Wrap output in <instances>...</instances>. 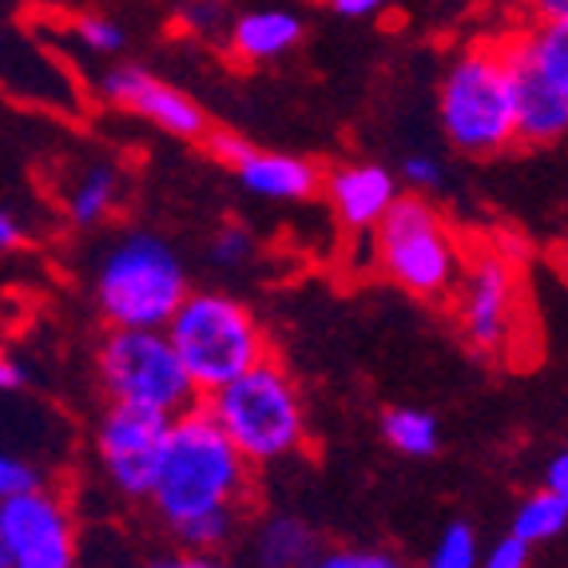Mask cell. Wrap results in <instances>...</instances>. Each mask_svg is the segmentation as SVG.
I'll use <instances>...</instances> for the list:
<instances>
[{
    "instance_id": "6da1fadb",
    "label": "cell",
    "mask_w": 568,
    "mask_h": 568,
    "mask_svg": "<svg viewBox=\"0 0 568 568\" xmlns=\"http://www.w3.org/2000/svg\"><path fill=\"white\" fill-rule=\"evenodd\" d=\"M143 505L180 549L227 552L258 505L255 469L195 402L168 417Z\"/></svg>"
},
{
    "instance_id": "7a4b0ae2",
    "label": "cell",
    "mask_w": 568,
    "mask_h": 568,
    "mask_svg": "<svg viewBox=\"0 0 568 568\" xmlns=\"http://www.w3.org/2000/svg\"><path fill=\"white\" fill-rule=\"evenodd\" d=\"M187 291L183 255L155 231H120L100 246L92 263V303L108 326L163 331Z\"/></svg>"
},
{
    "instance_id": "3957f363",
    "label": "cell",
    "mask_w": 568,
    "mask_h": 568,
    "mask_svg": "<svg viewBox=\"0 0 568 568\" xmlns=\"http://www.w3.org/2000/svg\"><path fill=\"white\" fill-rule=\"evenodd\" d=\"M200 402L251 469L294 462L311 442L303 389L275 358H263L258 366L243 369L239 378L211 389Z\"/></svg>"
},
{
    "instance_id": "277c9868",
    "label": "cell",
    "mask_w": 568,
    "mask_h": 568,
    "mask_svg": "<svg viewBox=\"0 0 568 568\" xmlns=\"http://www.w3.org/2000/svg\"><path fill=\"white\" fill-rule=\"evenodd\" d=\"M369 258L378 275L429 306H449L465 266V246L446 211L429 195L398 191L378 227L369 231Z\"/></svg>"
},
{
    "instance_id": "5b68a950",
    "label": "cell",
    "mask_w": 568,
    "mask_h": 568,
    "mask_svg": "<svg viewBox=\"0 0 568 568\" xmlns=\"http://www.w3.org/2000/svg\"><path fill=\"white\" fill-rule=\"evenodd\" d=\"M200 398L227 386L243 369L271 358V338L255 311L227 291H187L163 326Z\"/></svg>"
},
{
    "instance_id": "8992f818",
    "label": "cell",
    "mask_w": 568,
    "mask_h": 568,
    "mask_svg": "<svg viewBox=\"0 0 568 568\" xmlns=\"http://www.w3.org/2000/svg\"><path fill=\"white\" fill-rule=\"evenodd\" d=\"M437 120L449 148L469 160H489L517 148V112L497 37L474 40L449 60L437 88Z\"/></svg>"
},
{
    "instance_id": "52a82bcc",
    "label": "cell",
    "mask_w": 568,
    "mask_h": 568,
    "mask_svg": "<svg viewBox=\"0 0 568 568\" xmlns=\"http://www.w3.org/2000/svg\"><path fill=\"white\" fill-rule=\"evenodd\" d=\"M521 148H552L568 132V24H525L497 37Z\"/></svg>"
},
{
    "instance_id": "ba28073f",
    "label": "cell",
    "mask_w": 568,
    "mask_h": 568,
    "mask_svg": "<svg viewBox=\"0 0 568 568\" xmlns=\"http://www.w3.org/2000/svg\"><path fill=\"white\" fill-rule=\"evenodd\" d=\"M95 378L108 402L160 417H175L200 402L180 354L171 351L163 331L108 326L95 346Z\"/></svg>"
},
{
    "instance_id": "9c48e42d",
    "label": "cell",
    "mask_w": 568,
    "mask_h": 568,
    "mask_svg": "<svg viewBox=\"0 0 568 568\" xmlns=\"http://www.w3.org/2000/svg\"><path fill=\"white\" fill-rule=\"evenodd\" d=\"M462 338L481 358H505L525 334V271L505 246H474L449 298Z\"/></svg>"
},
{
    "instance_id": "30bf717a",
    "label": "cell",
    "mask_w": 568,
    "mask_h": 568,
    "mask_svg": "<svg viewBox=\"0 0 568 568\" xmlns=\"http://www.w3.org/2000/svg\"><path fill=\"white\" fill-rule=\"evenodd\" d=\"M0 545L9 568H80L77 509L68 493L40 481L0 501Z\"/></svg>"
},
{
    "instance_id": "8fae6325",
    "label": "cell",
    "mask_w": 568,
    "mask_h": 568,
    "mask_svg": "<svg viewBox=\"0 0 568 568\" xmlns=\"http://www.w3.org/2000/svg\"><path fill=\"white\" fill-rule=\"evenodd\" d=\"M163 429H168V417L108 402V409L95 422L92 454L115 497L143 501L155 469V454H160Z\"/></svg>"
},
{
    "instance_id": "7c38bea8",
    "label": "cell",
    "mask_w": 568,
    "mask_h": 568,
    "mask_svg": "<svg viewBox=\"0 0 568 568\" xmlns=\"http://www.w3.org/2000/svg\"><path fill=\"white\" fill-rule=\"evenodd\" d=\"M100 95H104V104L140 115V120L155 123L160 132L175 135V140L200 143L211 128L200 100H191L183 88H175L171 80H160L143 64L108 68L104 80H100Z\"/></svg>"
},
{
    "instance_id": "4fadbf2b",
    "label": "cell",
    "mask_w": 568,
    "mask_h": 568,
    "mask_svg": "<svg viewBox=\"0 0 568 568\" xmlns=\"http://www.w3.org/2000/svg\"><path fill=\"white\" fill-rule=\"evenodd\" d=\"M398 175L382 163H338V168L323 171L318 195H326L346 235L366 239L378 227V219L386 215L389 203L398 200Z\"/></svg>"
},
{
    "instance_id": "5bb4252c",
    "label": "cell",
    "mask_w": 568,
    "mask_h": 568,
    "mask_svg": "<svg viewBox=\"0 0 568 568\" xmlns=\"http://www.w3.org/2000/svg\"><path fill=\"white\" fill-rule=\"evenodd\" d=\"M227 168L255 200L266 203H306L323 191V168L311 155L266 152L255 143H243Z\"/></svg>"
},
{
    "instance_id": "9a60e30c",
    "label": "cell",
    "mask_w": 568,
    "mask_h": 568,
    "mask_svg": "<svg viewBox=\"0 0 568 568\" xmlns=\"http://www.w3.org/2000/svg\"><path fill=\"white\" fill-rule=\"evenodd\" d=\"M323 552V537L298 513H258L246 540V568H306Z\"/></svg>"
},
{
    "instance_id": "2e32d148",
    "label": "cell",
    "mask_w": 568,
    "mask_h": 568,
    "mask_svg": "<svg viewBox=\"0 0 568 568\" xmlns=\"http://www.w3.org/2000/svg\"><path fill=\"white\" fill-rule=\"evenodd\" d=\"M303 40V17L286 9L246 12L231 24V52L243 64H271Z\"/></svg>"
},
{
    "instance_id": "e0dca14e",
    "label": "cell",
    "mask_w": 568,
    "mask_h": 568,
    "mask_svg": "<svg viewBox=\"0 0 568 568\" xmlns=\"http://www.w3.org/2000/svg\"><path fill=\"white\" fill-rule=\"evenodd\" d=\"M120 200H123V180H120V171H115V163L95 160V163H88L77 180H72V187H68L64 215L72 227L92 231L115 215Z\"/></svg>"
},
{
    "instance_id": "ac0fdd59",
    "label": "cell",
    "mask_w": 568,
    "mask_h": 568,
    "mask_svg": "<svg viewBox=\"0 0 568 568\" xmlns=\"http://www.w3.org/2000/svg\"><path fill=\"white\" fill-rule=\"evenodd\" d=\"M386 446L402 457H434L442 449V426L429 409L417 406H389L378 422Z\"/></svg>"
},
{
    "instance_id": "d6986e66",
    "label": "cell",
    "mask_w": 568,
    "mask_h": 568,
    "mask_svg": "<svg viewBox=\"0 0 568 568\" xmlns=\"http://www.w3.org/2000/svg\"><path fill=\"white\" fill-rule=\"evenodd\" d=\"M565 529H568V497L565 493H549V489L529 493V497L517 505L513 525H509L513 537L525 540L529 549L549 545V540H557Z\"/></svg>"
},
{
    "instance_id": "ffe728a7",
    "label": "cell",
    "mask_w": 568,
    "mask_h": 568,
    "mask_svg": "<svg viewBox=\"0 0 568 568\" xmlns=\"http://www.w3.org/2000/svg\"><path fill=\"white\" fill-rule=\"evenodd\" d=\"M426 568H481V537L469 521H449L434 549L426 557Z\"/></svg>"
},
{
    "instance_id": "44dd1931",
    "label": "cell",
    "mask_w": 568,
    "mask_h": 568,
    "mask_svg": "<svg viewBox=\"0 0 568 568\" xmlns=\"http://www.w3.org/2000/svg\"><path fill=\"white\" fill-rule=\"evenodd\" d=\"M72 37H77V44L88 48L92 57H115V52L128 44L123 24L104 17V12H80V17L72 20Z\"/></svg>"
},
{
    "instance_id": "7402d4cb",
    "label": "cell",
    "mask_w": 568,
    "mask_h": 568,
    "mask_svg": "<svg viewBox=\"0 0 568 568\" xmlns=\"http://www.w3.org/2000/svg\"><path fill=\"white\" fill-rule=\"evenodd\" d=\"M255 258V235L243 227V223H223V227L211 231L207 239V263L219 271H235Z\"/></svg>"
},
{
    "instance_id": "603a6c76",
    "label": "cell",
    "mask_w": 568,
    "mask_h": 568,
    "mask_svg": "<svg viewBox=\"0 0 568 568\" xmlns=\"http://www.w3.org/2000/svg\"><path fill=\"white\" fill-rule=\"evenodd\" d=\"M394 175H398V187L414 191V195H429V200L446 187V168H442V160H434V155H426V152L406 155Z\"/></svg>"
},
{
    "instance_id": "cb8c5ba5",
    "label": "cell",
    "mask_w": 568,
    "mask_h": 568,
    "mask_svg": "<svg viewBox=\"0 0 568 568\" xmlns=\"http://www.w3.org/2000/svg\"><path fill=\"white\" fill-rule=\"evenodd\" d=\"M40 481H48L40 465H32L29 457L0 449V501H9L12 493H24V489H32V485H40Z\"/></svg>"
},
{
    "instance_id": "d4e9b609",
    "label": "cell",
    "mask_w": 568,
    "mask_h": 568,
    "mask_svg": "<svg viewBox=\"0 0 568 568\" xmlns=\"http://www.w3.org/2000/svg\"><path fill=\"white\" fill-rule=\"evenodd\" d=\"M148 568H246L231 560L227 552H191V549H171L163 557L148 560Z\"/></svg>"
},
{
    "instance_id": "484cf974",
    "label": "cell",
    "mask_w": 568,
    "mask_h": 568,
    "mask_svg": "<svg viewBox=\"0 0 568 568\" xmlns=\"http://www.w3.org/2000/svg\"><path fill=\"white\" fill-rule=\"evenodd\" d=\"M532 549L525 540H517L513 532H505L501 540H493L489 552H481V568H529Z\"/></svg>"
},
{
    "instance_id": "4316f807",
    "label": "cell",
    "mask_w": 568,
    "mask_h": 568,
    "mask_svg": "<svg viewBox=\"0 0 568 568\" xmlns=\"http://www.w3.org/2000/svg\"><path fill=\"white\" fill-rule=\"evenodd\" d=\"M529 24H568V0H525Z\"/></svg>"
},
{
    "instance_id": "83f0119b",
    "label": "cell",
    "mask_w": 568,
    "mask_h": 568,
    "mask_svg": "<svg viewBox=\"0 0 568 568\" xmlns=\"http://www.w3.org/2000/svg\"><path fill=\"white\" fill-rule=\"evenodd\" d=\"M24 382H29L24 366L0 346V394H17V389H24Z\"/></svg>"
},
{
    "instance_id": "f1b7e54d",
    "label": "cell",
    "mask_w": 568,
    "mask_h": 568,
    "mask_svg": "<svg viewBox=\"0 0 568 568\" xmlns=\"http://www.w3.org/2000/svg\"><path fill=\"white\" fill-rule=\"evenodd\" d=\"M24 246V223L12 211H0V255H12Z\"/></svg>"
},
{
    "instance_id": "f546056e",
    "label": "cell",
    "mask_w": 568,
    "mask_h": 568,
    "mask_svg": "<svg viewBox=\"0 0 568 568\" xmlns=\"http://www.w3.org/2000/svg\"><path fill=\"white\" fill-rule=\"evenodd\" d=\"M326 9L338 12L346 20H358V17H374L378 9H386V0H323Z\"/></svg>"
},
{
    "instance_id": "4dcf8cb0",
    "label": "cell",
    "mask_w": 568,
    "mask_h": 568,
    "mask_svg": "<svg viewBox=\"0 0 568 568\" xmlns=\"http://www.w3.org/2000/svg\"><path fill=\"white\" fill-rule=\"evenodd\" d=\"M540 489H549V493H565V497H568V454H565V449L549 457V465H545V481H540Z\"/></svg>"
},
{
    "instance_id": "1f68e13d",
    "label": "cell",
    "mask_w": 568,
    "mask_h": 568,
    "mask_svg": "<svg viewBox=\"0 0 568 568\" xmlns=\"http://www.w3.org/2000/svg\"><path fill=\"white\" fill-rule=\"evenodd\" d=\"M306 568H358V549H323Z\"/></svg>"
},
{
    "instance_id": "d6a6232c",
    "label": "cell",
    "mask_w": 568,
    "mask_h": 568,
    "mask_svg": "<svg viewBox=\"0 0 568 568\" xmlns=\"http://www.w3.org/2000/svg\"><path fill=\"white\" fill-rule=\"evenodd\" d=\"M358 568H406V560L386 549H358Z\"/></svg>"
},
{
    "instance_id": "836d02e7",
    "label": "cell",
    "mask_w": 568,
    "mask_h": 568,
    "mask_svg": "<svg viewBox=\"0 0 568 568\" xmlns=\"http://www.w3.org/2000/svg\"><path fill=\"white\" fill-rule=\"evenodd\" d=\"M219 17L215 0H191L187 4V20L195 24V29H211V20Z\"/></svg>"
},
{
    "instance_id": "e575fe53",
    "label": "cell",
    "mask_w": 568,
    "mask_h": 568,
    "mask_svg": "<svg viewBox=\"0 0 568 568\" xmlns=\"http://www.w3.org/2000/svg\"><path fill=\"white\" fill-rule=\"evenodd\" d=\"M0 568H9V557H4V545H0Z\"/></svg>"
}]
</instances>
